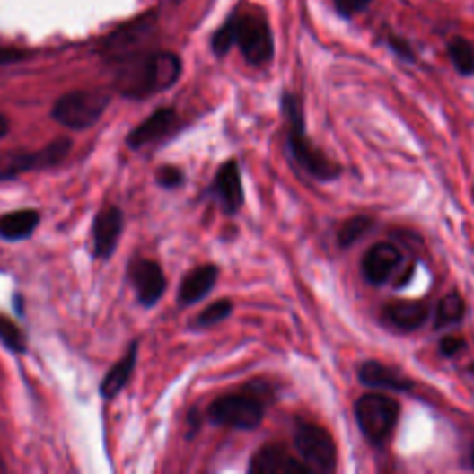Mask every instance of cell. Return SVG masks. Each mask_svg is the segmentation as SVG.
Listing matches in <instances>:
<instances>
[{
  "label": "cell",
  "instance_id": "cell-1",
  "mask_svg": "<svg viewBox=\"0 0 474 474\" xmlns=\"http://www.w3.org/2000/svg\"><path fill=\"white\" fill-rule=\"evenodd\" d=\"M115 87L128 99H146L167 92L182 75V59L174 52H136L118 59Z\"/></svg>",
  "mask_w": 474,
  "mask_h": 474
},
{
  "label": "cell",
  "instance_id": "cell-2",
  "mask_svg": "<svg viewBox=\"0 0 474 474\" xmlns=\"http://www.w3.org/2000/svg\"><path fill=\"white\" fill-rule=\"evenodd\" d=\"M280 110L287 127L285 139H287V153L291 160L301 167V171L312 176L313 180L319 182L338 180V178L343 174V167L324 151H320V146H317L308 136L303 99L296 93L284 92L280 99Z\"/></svg>",
  "mask_w": 474,
  "mask_h": 474
},
{
  "label": "cell",
  "instance_id": "cell-3",
  "mask_svg": "<svg viewBox=\"0 0 474 474\" xmlns=\"http://www.w3.org/2000/svg\"><path fill=\"white\" fill-rule=\"evenodd\" d=\"M276 402L273 385L263 380L249 382L237 393L217 397L206 409V417L212 425L233 430H256L263 419L267 406Z\"/></svg>",
  "mask_w": 474,
  "mask_h": 474
},
{
  "label": "cell",
  "instance_id": "cell-4",
  "mask_svg": "<svg viewBox=\"0 0 474 474\" xmlns=\"http://www.w3.org/2000/svg\"><path fill=\"white\" fill-rule=\"evenodd\" d=\"M400 402L383 393H365L354 404V419L362 435L382 449L400 421Z\"/></svg>",
  "mask_w": 474,
  "mask_h": 474
},
{
  "label": "cell",
  "instance_id": "cell-5",
  "mask_svg": "<svg viewBox=\"0 0 474 474\" xmlns=\"http://www.w3.org/2000/svg\"><path fill=\"white\" fill-rule=\"evenodd\" d=\"M235 45L245 62L252 67H265L275 57V40L271 26L258 10H235L232 15Z\"/></svg>",
  "mask_w": 474,
  "mask_h": 474
},
{
  "label": "cell",
  "instance_id": "cell-6",
  "mask_svg": "<svg viewBox=\"0 0 474 474\" xmlns=\"http://www.w3.org/2000/svg\"><path fill=\"white\" fill-rule=\"evenodd\" d=\"M110 104V95L101 89H76L59 97L52 108V118L69 130L93 127Z\"/></svg>",
  "mask_w": 474,
  "mask_h": 474
},
{
  "label": "cell",
  "instance_id": "cell-7",
  "mask_svg": "<svg viewBox=\"0 0 474 474\" xmlns=\"http://www.w3.org/2000/svg\"><path fill=\"white\" fill-rule=\"evenodd\" d=\"M294 449L313 472H334L338 469V444L324 426L299 421L293 432Z\"/></svg>",
  "mask_w": 474,
  "mask_h": 474
},
{
  "label": "cell",
  "instance_id": "cell-8",
  "mask_svg": "<svg viewBox=\"0 0 474 474\" xmlns=\"http://www.w3.org/2000/svg\"><path fill=\"white\" fill-rule=\"evenodd\" d=\"M73 148L71 137H57L41 151H10L0 154V182L13 180V178L30 172L41 171L62 163Z\"/></svg>",
  "mask_w": 474,
  "mask_h": 474
},
{
  "label": "cell",
  "instance_id": "cell-9",
  "mask_svg": "<svg viewBox=\"0 0 474 474\" xmlns=\"http://www.w3.org/2000/svg\"><path fill=\"white\" fill-rule=\"evenodd\" d=\"M224 215H235L240 214V210L245 204V188H243V178H241V169L237 160L230 158L226 160L215 172L214 182L207 189Z\"/></svg>",
  "mask_w": 474,
  "mask_h": 474
},
{
  "label": "cell",
  "instance_id": "cell-10",
  "mask_svg": "<svg viewBox=\"0 0 474 474\" xmlns=\"http://www.w3.org/2000/svg\"><path fill=\"white\" fill-rule=\"evenodd\" d=\"M432 315V308L423 299H399L385 303L380 310V319L385 326L400 334H411L421 330Z\"/></svg>",
  "mask_w": 474,
  "mask_h": 474
},
{
  "label": "cell",
  "instance_id": "cell-11",
  "mask_svg": "<svg viewBox=\"0 0 474 474\" xmlns=\"http://www.w3.org/2000/svg\"><path fill=\"white\" fill-rule=\"evenodd\" d=\"M249 474H313L312 467L296 460L280 443H267L258 449L247 467Z\"/></svg>",
  "mask_w": 474,
  "mask_h": 474
},
{
  "label": "cell",
  "instance_id": "cell-12",
  "mask_svg": "<svg viewBox=\"0 0 474 474\" xmlns=\"http://www.w3.org/2000/svg\"><path fill=\"white\" fill-rule=\"evenodd\" d=\"M128 276L141 306L153 308L162 301L167 289V278L160 263L153 259H136L130 265Z\"/></svg>",
  "mask_w": 474,
  "mask_h": 474
},
{
  "label": "cell",
  "instance_id": "cell-13",
  "mask_svg": "<svg viewBox=\"0 0 474 474\" xmlns=\"http://www.w3.org/2000/svg\"><path fill=\"white\" fill-rule=\"evenodd\" d=\"M404 256L399 247L390 241H380L367 249L362 258V275L371 285H383L391 280L402 265Z\"/></svg>",
  "mask_w": 474,
  "mask_h": 474
},
{
  "label": "cell",
  "instance_id": "cell-14",
  "mask_svg": "<svg viewBox=\"0 0 474 474\" xmlns=\"http://www.w3.org/2000/svg\"><path fill=\"white\" fill-rule=\"evenodd\" d=\"M356 374H358V382L371 390H385L395 393H409L415 390V382L409 376L378 360H365L360 364Z\"/></svg>",
  "mask_w": 474,
  "mask_h": 474
},
{
  "label": "cell",
  "instance_id": "cell-15",
  "mask_svg": "<svg viewBox=\"0 0 474 474\" xmlns=\"http://www.w3.org/2000/svg\"><path fill=\"white\" fill-rule=\"evenodd\" d=\"M125 217L121 207L108 206L97 214L93 221V254L97 258H110L118 243V237L123 233Z\"/></svg>",
  "mask_w": 474,
  "mask_h": 474
},
{
  "label": "cell",
  "instance_id": "cell-16",
  "mask_svg": "<svg viewBox=\"0 0 474 474\" xmlns=\"http://www.w3.org/2000/svg\"><path fill=\"white\" fill-rule=\"evenodd\" d=\"M219 275L221 269L215 263H204L195 267L193 271L184 276L180 289H178V303L182 306H193L206 299L217 285Z\"/></svg>",
  "mask_w": 474,
  "mask_h": 474
},
{
  "label": "cell",
  "instance_id": "cell-17",
  "mask_svg": "<svg viewBox=\"0 0 474 474\" xmlns=\"http://www.w3.org/2000/svg\"><path fill=\"white\" fill-rule=\"evenodd\" d=\"M176 123L178 115L172 108H160L128 134L127 145L132 151H139L141 146L165 137L176 127Z\"/></svg>",
  "mask_w": 474,
  "mask_h": 474
},
{
  "label": "cell",
  "instance_id": "cell-18",
  "mask_svg": "<svg viewBox=\"0 0 474 474\" xmlns=\"http://www.w3.org/2000/svg\"><path fill=\"white\" fill-rule=\"evenodd\" d=\"M137 348H139V345H137V341H134L130 345L128 352L123 356V360H118L110 369V373L106 374V378L101 383V395H102V399L111 400V399H115L118 393H121L125 390V385L128 383V380L132 378L134 369H136Z\"/></svg>",
  "mask_w": 474,
  "mask_h": 474
},
{
  "label": "cell",
  "instance_id": "cell-19",
  "mask_svg": "<svg viewBox=\"0 0 474 474\" xmlns=\"http://www.w3.org/2000/svg\"><path fill=\"white\" fill-rule=\"evenodd\" d=\"M41 215L36 210H19L0 217V237L8 241H21L32 235L40 226Z\"/></svg>",
  "mask_w": 474,
  "mask_h": 474
},
{
  "label": "cell",
  "instance_id": "cell-20",
  "mask_svg": "<svg viewBox=\"0 0 474 474\" xmlns=\"http://www.w3.org/2000/svg\"><path fill=\"white\" fill-rule=\"evenodd\" d=\"M467 315V304L458 291H451L441 296L434 312V330H443L447 326L463 322Z\"/></svg>",
  "mask_w": 474,
  "mask_h": 474
},
{
  "label": "cell",
  "instance_id": "cell-21",
  "mask_svg": "<svg viewBox=\"0 0 474 474\" xmlns=\"http://www.w3.org/2000/svg\"><path fill=\"white\" fill-rule=\"evenodd\" d=\"M376 226V219L371 215H354L350 219H347L336 235V241L339 245V249H350L356 243H358L362 237H365L369 232H373V228Z\"/></svg>",
  "mask_w": 474,
  "mask_h": 474
},
{
  "label": "cell",
  "instance_id": "cell-22",
  "mask_svg": "<svg viewBox=\"0 0 474 474\" xmlns=\"http://www.w3.org/2000/svg\"><path fill=\"white\" fill-rule=\"evenodd\" d=\"M449 57L454 66V69L461 76L474 75V47L465 38H454L449 41Z\"/></svg>",
  "mask_w": 474,
  "mask_h": 474
},
{
  "label": "cell",
  "instance_id": "cell-23",
  "mask_svg": "<svg viewBox=\"0 0 474 474\" xmlns=\"http://www.w3.org/2000/svg\"><path fill=\"white\" fill-rule=\"evenodd\" d=\"M233 313V303L230 299H219L212 303L210 306H206L195 319L193 326L195 329H212V326L226 320Z\"/></svg>",
  "mask_w": 474,
  "mask_h": 474
},
{
  "label": "cell",
  "instance_id": "cell-24",
  "mask_svg": "<svg viewBox=\"0 0 474 474\" xmlns=\"http://www.w3.org/2000/svg\"><path fill=\"white\" fill-rule=\"evenodd\" d=\"M0 343L15 354L26 352V338L22 330L6 315H0Z\"/></svg>",
  "mask_w": 474,
  "mask_h": 474
},
{
  "label": "cell",
  "instance_id": "cell-25",
  "mask_svg": "<svg viewBox=\"0 0 474 474\" xmlns=\"http://www.w3.org/2000/svg\"><path fill=\"white\" fill-rule=\"evenodd\" d=\"M235 45V36H233V21L232 17H228L221 26L217 32L212 38V50L217 57H224L230 48Z\"/></svg>",
  "mask_w": 474,
  "mask_h": 474
},
{
  "label": "cell",
  "instance_id": "cell-26",
  "mask_svg": "<svg viewBox=\"0 0 474 474\" xmlns=\"http://www.w3.org/2000/svg\"><path fill=\"white\" fill-rule=\"evenodd\" d=\"M184 171L176 165H163L156 172V182L165 189H176L184 184Z\"/></svg>",
  "mask_w": 474,
  "mask_h": 474
},
{
  "label": "cell",
  "instance_id": "cell-27",
  "mask_svg": "<svg viewBox=\"0 0 474 474\" xmlns=\"http://www.w3.org/2000/svg\"><path fill=\"white\" fill-rule=\"evenodd\" d=\"M465 348H467L465 338L456 336V334H449V336L441 338L439 347H437V350L443 358H456V356L461 354Z\"/></svg>",
  "mask_w": 474,
  "mask_h": 474
},
{
  "label": "cell",
  "instance_id": "cell-28",
  "mask_svg": "<svg viewBox=\"0 0 474 474\" xmlns=\"http://www.w3.org/2000/svg\"><path fill=\"white\" fill-rule=\"evenodd\" d=\"M371 4L373 0H334V8L343 19H352L354 15L365 12Z\"/></svg>",
  "mask_w": 474,
  "mask_h": 474
},
{
  "label": "cell",
  "instance_id": "cell-29",
  "mask_svg": "<svg viewBox=\"0 0 474 474\" xmlns=\"http://www.w3.org/2000/svg\"><path fill=\"white\" fill-rule=\"evenodd\" d=\"M388 47L391 48V52L395 56H399L402 62H408V64H415V59H417V56H415V50L411 48V45L408 43V40L400 38V36H388Z\"/></svg>",
  "mask_w": 474,
  "mask_h": 474
},
{
  "label": "cell",
  "instance_id": "cell-30",
  "mask_svg": "<svg viewBox=\"0 0 474 474\" xmlns=\"http://www.w3.org/2000/svg\"><path fill=\"white\" fill-rule=\"evenodd\" d=\"M28 57L26 50L13 48V47H0V66H10L22 62V59Z\"/></svg>",
  "mask_w": 474,
  "mask_h": 474
},
{
  "label": "cell",
  "instance_id": "cell-31",
  "mask_svg": "<svg viewBox=\"0 0 474 474\" xmlns=\"http://www.w3.org/2000/svg\"><path fill=\"white\" fill-rule=\"evenodd\" d=\"M188 426H189V430H191L189 437H191L193 434H197V432L200 430V426H202V415H200V411H198L197 408H193V409L189 411V415H188Z\"/></svg>",
  "mask_w": 474,
  "mask_h": 474
},
{
  "label": "cell",
  "instance_id": "cell-32",
  "mask_svg": "<svg viewBox=\"0 0 474 474\" xmlns=\"http://www.w3.org/2000/svg\"><path fill=\"white\" fill-rule=\"evenodd\" d=\"M10 130V123L4 115H0V139H3Z\"/></svg>",
  "mask_w": 474,
  "mask_h": 474
},
{
  "label": "cell",
  "instance_id": "cell-33",
  "mask_svg": "<svg viewBox=\"0 0 474 474\" xmlns=\"http://www.w3.org/2000/svg\"><path fill=\"white\" fill-rule=\"evenodd\" d=\"M465 373H467V374H469V376L474 380V360H472L470 364H467V365H465Z\"/></svg>",
  "mask_w": 474,
  "mask_h": 474
},
{
  "label": "cell",
  "instance_id": "cell-34",
  "mask_svg": "<svg viewBox=\"0 0 474 474\" xmlns=\"http://www.w3.org/2000/svg\"><path fill=\"white\" fill-rule=\"evenodd\" d=\"M469 460H470V467L474 469V444L470 447V454H469Z\"/></svg>",
  "mask_w": 474,
  "mask_h": 474
}]
</instances>
